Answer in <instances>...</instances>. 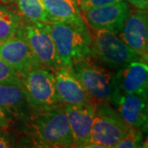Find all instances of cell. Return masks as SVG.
Returning <instances> with one entry per match:
<instances>
[{
  "label": "cell",
  "mask_w": 148,
  "mask_h": 148,
  "mask_svg": "<svg viewBox=\"0 0 148 148\" xmlns=\"http://www.w3.org/2000/svg\"><path fill=\"white\" fill-rule=\"evenodd\" d=\"M141 130L143 132V134H146V136L148 134V109L147 112V115H146V119H145V122L143 123Z\"/></svg>",
  "instance_id": "obj_25"
},
{
  "label": "cell",
  "mask_w": 148,
  "mask_h": 148,
  "mask_svg": "<svg viewBox=\"0 0 148 148\" xmlns=\"http://www.w3.org/2000/svg\"><path fill=\"white\" fill-rule=\"evenodd\" d=\"M0 3H5V4H9V3H16V0H0Z\"/></svg>",
  "instance_id": "obj_26"
},
{
  "label": "cell",
  "mask_w": 148,
  "mask_h": 148,
  "mask_svg": "<svg viewBox=\"0 0 148 148\" xmlns=\"http://www.w3.org/2000/svg\"><path fill=\"white\" fill-rule=\"evenodd\" d=\"M113 108L130 127L141 129L148 109V95L117 92L110 102Z\"/></svg>",
  "instance_id": "obj_13"
},
{
  "label": "cell",
  "mask_w": 148,
  "mask_h": 148,
  "mask_svg": "<svg viewBox=\"0 0 148 148\" xmlns=\"http://www.w3.org/2000/svg\"><path fill=\"white\" fill-rule=\"evenodd\" d=\"M71 68L95 102H110L118 92L115 73L98 65L91 57L85 58Z\"/></svg>",
  "instance_id": "obj_5"
},
{
  "label": "cell",
  "mask_w": 148,
  "mask_h": 148,
  "mask_svg": "<svg viewBox=\"0 0 148 148\" xmlns=\"http://www.w3.org/2000/svg\"><path fill=\"white\" fill-rule=\"evenodd\" d=\"M97 103L86 106L64 105L73 139V147H85L89 143Z\"/></svg>",
  "instance_id": "obj_14"
},
{
  "label": "cell",
  "mask_w": 148,
  "mask_h": 148,
  "mask_svg": "<svg viewBox=\"0 0 148 148\" xmlns=\"http://www.w3.org/2000/svg\"><path fill=\"white\" fill-rule=\"evenodd\" d=\"M50 21H58L79 27L87 26L75 0H44Z\"/></svg>",
  "instance_id": "obj_16"
},
{
  "label": "cell",
  "mask_w": 148,
  "mask_h": 148,
  "mask_svg": "<svg viewBox=\"0 0 148 148\" xmlns=\"http://www.w3.org/2000/svg\"><path fill=\"white\" fill-rule=\"evenodd\" d=\"M143 147L148 148V134L147 135V137L144 140V143H143Z\"/></svg>",
  "instance_id": "obj_27"
},
{
  "label": "cell",
  "mask_w": 148,
  "mask_h": 148,
  "mask_svg": "<svg viewBox=\"0 0 148 148\" xmlns=\"http://www.w3.org/2000/svg\"><path fill=\"white\" fill-rule=\"evenodd\" d=\"M38 147H73V139L64 105L33 112L21 125Z\"/></svg>",
  "instance_id": "obj_1"
},
{
  "label": "cell",
  "mask_w": 148,
  "mask_h": 148,
  "mask_svg": "<svg viewBox=\"0 0 148 148\" xmlns=\"http://www.w3.org/2000/svg\"><path fill=\"white\" fill-rule=\"evenodd\" d=\"M12 138L7 129L0 128V148H7L12 147Z\"/></svg>",
  "instance_id": "obj_22"
},
{
  "label": "cell",
  "mask_w": 148,
  "mask_h": 148,
  "mask_svg": "<svg viewBox=\"0 0 148 148\" xmlns=\"http://www.w3.org/2000/svg\"><path fill=\"white\" fill-rule=\"evenodd\" d=\"M16 3L19 12L24 20L42 23L50 21L44 4V0H16Z\"/></svg>",
  "instance_id": "obj_18"
},
{
  "label": "cell",
  "mask_w": 148,
  "mask_h": 148,
  "mask_svg": "<svg viewBox=\"0 0 148 148\" xmlns=\"http://www.w3.org/2000/svg\"><path fill=\"white\" fill-rule=\"evenodd\" d=\"M93 31L90 32V57L93 59L114 70H119L134 61H143L141 56L114 32Z\"/></svg>",
  "instance_id": "obj_3"
},
{
  "label": "cell",
  "mask_w": 148,
  "mask_h": 148,
  "mask_svg": "<svg viewBox=\"0 0 148 148\" xmlns=\"http://www.w3.org/2000/svg\"><path fill=\"white\" fill-rule=\"evenodd\" d=\"M22 21L20 12L5 3H0V44L6 42L16 34Z\"/></svg>",
  "instance_id": "obj_17"
},
{
  "label": "cell",
  "mask_w": 148,
  "mask_h": 148,
  "mask_svg": "<svg viewBox=\"0 0 148 148\" xmlns=\"http://www.w3.org/2000/svg\"><path fill=\"white\" fill-rule=\"evenodd\" d=\"M3 83L23 85V79L10 64L0 58V84Z\"/></svg>",
  "instance_id": "obj_20"
},
{
  "label": "cell",
  "mask_w": 148,
  "mask_h": 148,
  "mask_svg": "<svg viewBox=\"0 0 148 148\" xmlns=\"http://www.w3.org/2000/svg\"><path fill=\"white\" fill-rule=\"evenodd\" d=\"M17 32L28 44L42 67L53 71L63 66L46 23L31 22L23 19Z\"/></svg>",
  "instance_id": "obj_7"
},
{
  "label": "cell",
  "mask_w": 148,
  "mask_h": 148,
  "mask_svg": "<svg viewBox=\"0 0 148 148\" xmlns=\"http://www.w3.org/2000/svg\"><path fill=\"white\" fill-rule=\"evenodd\" d=\"M127 2L136 8H141V9L148 8V0H127Z\"/></svg>",
  "instance_id": "obj_23"
},
{
  "label": "cell",
  "mask_w": 148,
  "mask_h": 148,
  "mask_svg": "<svg viewBox=\"0 0 148 148\" xmlns=\"http://www.w3.org/2000/svg\"><path fill=\"white\" fill-rule=\"evenodd\" d=\"M118 91L123 94L148 95V63L134 61L115 73Z\"/></svg>",
  "instance_id": "obj_15"
},
{
  "label": "cell",
  "mask_w": 148,
  "mask_h": 148,
  "mask_svg": "<svg viewBox=\"0 0 148 148\" xmlns=\"http://www.w3.org/2000/svg\"><path fill=\"white\" fill-rule=\"evenodd\" d=\"M130 8L126 2L121 1L110 5L93 8L82 12L87 26L95 31L103 30L118 35L127 18Z\"/></svg>",
  "instance_id": "obj_10"
},
{
  "label": "cell",
  "mask_w": 148,
  "mask_h": 148,
  "mask_svg": "<svg viewBox=\"0 0 148 148\" xmlns=\"http://www.w3.org/2000/svg\"><path fill=\"white\" fill-rule=\"evenodd\" d=\"M130 127L110 102L97 103L90 141L85 147H114Z\"/></svg>",
  "instance_id": "obj_4"
},
{
  "label": "cell",
  "mask_w": 148,
  "mask_h": 148,
  "mask_svg": "<svg viewBox=\"0 0 148 148\" xmlns=\"http://www.w3.org/2000/svg\"><path fill=\"white\" fill-rule=\"evenodd\" d=\"M121 1H123V0H81L79 8L80 10L83 12V11H86L93 8L110 5V4L116 3Z\"/></svg>",
  "instance_id": "obj_21"
},
{
  "label": "cell",
  "mask_w": 148,
  "mask_h": 148,
  "mask_svg": "<svg viewBox=\"0 0 148 148\" xmlns=\"http://www.w3.org/2000/svg\"><path fill=\"white\" fill-rule=\"evenodd\" d=\"M46 24L63 66L72 67L90 57L91 33L87 26L79 27L58 21Z\"/></svg>",
  "instance_id": "obj_2"
},
{
  "label": "cell",
  "mask_w": 148,
  "mask_h": 148,
  "mask_svg": "<svg viewBox=\"0 0 148 148\" xmlns=\"http://www.w3.org/2000/svg\"><path fill=\"white\" fill-rule=\"evenodd\" d=\"M23 86L33 112L63 105L57 96L54 74L51 69L45 67L33 69L23 78Z\"/></svg>",
  "instance_id": "obj_6"
},
{
  "label": "cell",
  "mask_w": 148,
  "mask_h": 148,
  "mask_svg": "<svg viewBox=\"0 0 148 148\" xmlns=\"http://www.w3.org/2000/svg\"><path fill=\"white\" fill-rule=\"evenodd\" d=\"M118 36L148 63V8L130 9Z\"/></svg>",
  "instance_id": "obj_8"
},
{
  "label": "cell",
  "mask_w": 148,
  "mask_h": 148,
  "mask_svg": "<svg viewBox=\"0 0 148 148\" xmlns=\"http://www.w3.org/2000/svg\"><path fill=\"white\" fill-rule=\"evenodd\" d=\"M0 58L10 64L22 79L33 69L42 67L28 44L17 32L8 40L0 44Z\"/></svg>",
  "instance_id": "obj_11"
},
{
  "label": "cell",
  "mask_w": 148,
  "mask_h": 148,
  "mask_svg": "<svg viewBox=\"0 0 148 148\" xmlns=\"http://www.w3.org/2000/svg\"><path fill=\"white\" fill-rule=\"evenodd\" d=\"M76 2H77V3L78 4V5H80V3H81V0H75Z\"/></svg>",
  "instance_id": "obj_28"
},
{
  "label": "cell",
  "mask_w": 148,
  "mask_h": 148,
  "mask_svg": "<svg viewBox=\"0 0 148 148\" xmlns=\"http://www.w3.org/2000/svg\"><path fill=\"white\" fill-rule=\"evenodd\" d=\"M10 127V123L9 121L7 119L5 115L3 114L2 110L0 109V128L3 129H8Z\"/></svg>",
  "instance_id": "obj_24"
},
{
  "label": "cell",
  "mask_w": 148,
  "mask_h": 148,
  "mask_svg": "<svg viewBox=\"0 0 148 148\" xmlns=\"http://www.w3.org/2000/svg\"><path fill=\"white\" fill-rule=\"evenodd\" d=\"M53 74L57 96L63 105L86 106L97 103L87 93L71 67L61 66L53 70Z\"/></svg>",
  "instance_id": "obj_12"
},
{
  "label": "cell",
  "mask_w": 148,
  "mask_h": 148,
  "mask_svg": "<svg viewBox=\"0 0 148 148\" xmlns=\"http://www.w3.org/2000/svg\"><path fill=\"white\" fill-rule=\"evenodd\" d=\"M0 109L11 126L23 125L33 113L23 85L0 84Z\"/></svg>",
  "instance_id": "obj_9"
},
{
  "label": "cell",
  "mask_w": 148,
  "mask_h": 148,
  "mask_svg": "<svg viewBox=\"0 0 148 148\" xmlns=\"http://www.w3.org/2000/svg\"><path fill=\"white\" fill-rule=\"evenodd\" d=\"M143 132L139 128L131 127L124 137L117 143L116 148H138L143 147L144 137Z\"/></svg>",
  "instance_id": "obj_19"
}]
</instances>
